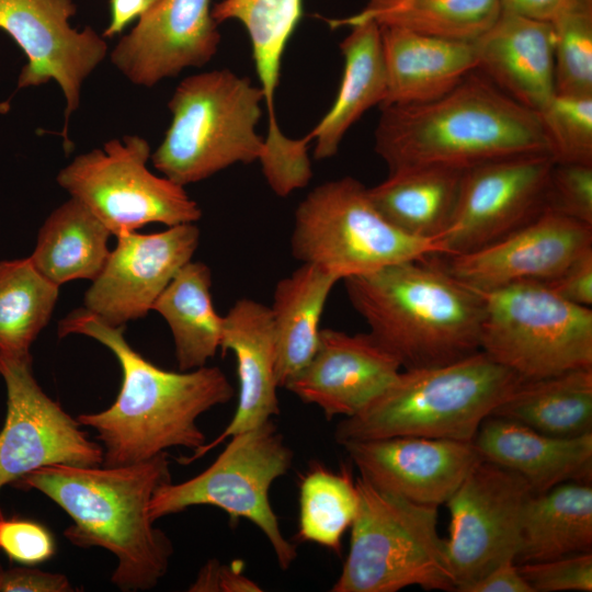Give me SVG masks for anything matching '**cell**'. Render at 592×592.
<instances>
[{
  "mask_svg": "<svg viewBox=\"0 0 592 592\" xmlns=\"http://www.w3.org/2000/svg\"><path fill=\"white\" fill-rule=\"evenodd\" d=\"M125 327H113L84 308L60 320L58 337L82 334L106 346L121 365V390L111 407L79 414L80 425L95 430L103 466L144 462L171 447L196 451L205 434L201 414L234 398V387L217 366L191 371L162 369L135 351L124 338Z\"/></svg>",
  "mask_w": 592,
  "mask_h": 592,
  "instance_id": "1",
  "label": "cell"
},
{
  "mask_svg": "<svg viewBox=\"0 0 592 592\" xmlns=\"http://www.w3.org/2000/svg\"><path fill=\"white\" fill-rule=\"evenodd\" d=\"M171 481L168 453L124 466H45L13 486L36 490L72 520L64 536L75 546L102 547L117 559L111 581L122 591L155 588L168 571L173 546L153 525L149 503Z\"/></svg>",
  "mask_w": 592,
  "mask_h": 592,
  "instance_id": "2",
  "label": "cell"
},
{
  "mask_svg": "<svg viewBox=\"0 0 592 592\" xmlns=\"http://www.w3.org/2000/svg\"><path fill=\"white\" fill-rule=\"evenodd\" d=\"M380 110L374 148L389 172L549 152L537 113L476 70L435 100Z\"/></svg>",
  "mask_w": 592,
  "mask_h": 592,
  "instance_id": "3",
  "label": "cell"
},
{
  "mask_svg": "<svg viewBox=\"0 0 592 592\" xmlns=\"http://www.w3.org/2000/svg\"><path fill=\"white\" fill-rule=\"evenodd\" d=\"M433 257L343 278L368 333L405 369L445 365L480 351L482 298Z\"/></svg>",
  "mask_w": 592,
  "mask_h": 592,
  "instance_id": "4",
  "label": "cell"
},
{
  "mask_svg": "<svg viewBox=\"0 0 592 592\" xmlns=\"http://www.w3.org/2000/svg\"><path fill=\"white\" fill-rule=\"evenodd\" d=\"M523 380L481 350L449 364L407 368L362 410L343 418L334 439L340 445L397 436L471 442Z\"/></svg>",
  "mask_w": 592,
  "mask_h": 592,
  "instance_id": "5",
  "label": "cell"
},
{
  "mask_svg": "<svg viewBox=\"0 0 592 592\" xmlns=\"http://www.w3.org/2000/svg\"><path fill=\"white\" fill-rule=\"evenodd\" d=\"M262 103L261 88L229 69L186 77L168 103L171 122L150 156L153 167L185 186L236 163L259 161Z\"/></svg>",
  "mask_w": 592,
  "mask_h": 592,
  "instance_id": "6",
  "label": "cell"
},
{
  "mask_svg": "<svg viewBox=\"0 0 592 592\" xmlns=\"http://www.w3.org/2000/svg\"><path fill=\"white\" fill-rule=\"evenodd\" d=\"M357 509L350 550L332 592H397L418 585L455 591L437 508L355 480Z\"/></svg>",
  "mask_w": 592,
  "mask_h": 592,
  "instance_id": "7",
  "label": "cell"
},
{
  "mask_svg": "<svg viewBox=\"0 0 592 592\" xmlns=\"http://www.w3.org/2000/svg\"><path fill=\"white\" fill-rule=\"evenodd\" d=\"M293 255L340 280L388 265L444 255L437 239L410 236L373 204L368 187L352 177L325 182L298 204L291 238Z\"/></svg>",
  "mask_w": 592,
  "mask_h": 592,
  "instance_id": "8",
  "label": "cell"
},
{
  "mask_svg": "<svg viewBox=\"0 0 592 592\" xmlns=\"http://www.w3.org/2000/svg\"><path fill=\"white\" fill-rule=\"evenodd\" d=\"M480 350L523 379L592 367V310L539 281L479 292Z\"/></svg>",
  "mask_w": 592,
  "mask_h": 592,
  "instance_id": "9",
  "label": "cell"
},
{
  "mask_svg": "<svg viewBox=\"0 0 592 592\" xmlns=\"http://www.w3.org/2000/svg\"><path fill=\"white\" fill-rule=\"evenodd\" d=\"M215 462L183 482H167L153 493L149 515L155 522L193 505H213L236 523L246 519L266 537L282 570L297 557L296 545L285 538L270 502L272 483L293 463V451L272 420L230 436Z\"/></svg>",
  "mask_w": 592,
  "mask_h": 592,
  "instance_id": "10",
  "label": "cell"
},
{
  "mask_svg": "<svg viewBox=\"0 0 592 592\" xmlns=\"http://www.w3.org/2000/svg\"><path fill=\"white\" fill-rule=\"evenodd\" d=\"M150 156L145 138L125 135L106 141L102 149L77 156L56 181L114 236L150 223L168 227L196 223L202 217L198 204L184 186L153 174L147 168Z\"/></svg>",
  "mask_w": 592,
  "mask_h": 592,
  "instance_id": "11",
  "label": "cell"
},
{
  "mask_svg": "<svg viewBox=\"0 0 592 592\" xmlns=\"http://www.w3.org/2000/svg\"><path fill=\"white\" fill-rule=\"evenodd\" d=\"M516 473L481 460L445 503L449 510L446 553L455 591L467 589L491 569L514 560L523 516L533 496Z\"/></svg>",
  "mask_w": 592,
  "mask_h": 592,
  "instance_id": "12",
  "label": "cell"
},
{
  "mask_svg": "<svg viewBox=\"0 0 592 592\" xmlns=\"http://www.w3.org/2000/svg\"><path fill=\"white\" fill-rule=\"evenodd\" d=\"M554 163L549 152H530L464 169L454 212L437 238L444 255L480 249L538 217Z\"/></svg>",
  "mask_w": 592,
  "mask_h": 592,
  "instance_id": "13",
  "label": "cell"
},
{
  "mask_svg": "<svg viewBox=\"0 0 592 592\" xmlns=\"http://www.w3.org/2000/svg\"><path fill=\"white\" fill-rule=\"evenodd\" d=\"M7 415L0 431V491L45 466H101L103 447L91 441L36 382L32 360L0 355Z\"/></svg>",
  "mask_w": 592,
  "mask_h": 592,
  "instance_id": "14",
  "label": "cell"
},
{
  "mask_svg": "<svg viewBox=\"0 0 592 592\" xmlns=\"http://www.w3.org/2000/svg\"><path fill=\"white\" fill-rule=\"evenodd\" d=\"M72 0H0V29L24 52L18 88L56 81L65 98L61 136L68 141V122L80 103L83 81L107 55L105 38L92 27L72 29Z\"/></svg>",
  "mask_w": 592,
  "mask_h": 592,
  "instance_id": "15",
  "label": "cell"
},
{
  "mask_svg": "<svg viewBox=\"0 0 592 592\" xmlns=\"http://www.w3.org/2000/svg\"><path fill=\"white\" fill-rule=\"evenodd\" d=\"M195 223L153 234L122 232L84 293V309L113 327L145 317L200 243Z\"/></svg>",
  "mask_w": 592,
  "mask_h": 592,
  "instance_id": "16",
  "label": "cell"
},
{
  "mask_svg": "<svg viewBox=\"0 0 592 592\" xmlns=\"http://www.w3.org/2000/svg\"><path fill=\"white\" fill-rule=\"evenodd\" d=\"M592 249V226L551 210L480 249L439 255L457 281L479 291H491L524 281L546 282Z\"/></svg>",
  "mask_w": 592,
  "mask_h": 592,
  "instance_id": "17",
  "label": "cell"
},
{
  "mask_svg": "<svg viewBox=\"0 0 592 592\" xmlns=\"http://www.w3.org/2000/svg\"><path fill=\"white\" fill-rule=\"evenodd\" d=\"M220 34L210 0H157L110 53L133 84L153 87L190 67H203L218 50Z\"/></svg>",
  "mask_w": 592,
  "mask_h": 592,
  "instance_id": "18",
  "label": "cell"
},
{
  "mask_svg": "<svg viewBox=\"0 0 592 592\" xmlns=\"http://www.w3.org/2000/svg\"><path fill=\"white\" fill-rule=\"evenodd\" d=\"M342 446L374 486L435 508L445 504L482 460L473 441L397 436Z\"/></svg>",
  "mask_w": 592,
  "mask_h": 592,
  "instance_id": "19",
  "label": "cell"
},
{
  "mask_svg": "<svg viewBox=\"0 0 592 592\" xmlns=\"http://www.w3.org/2000/svg\"><path fill=\"white\" fill-rule=\"evenodd\" d=\"M401 365L369 333L348 334L320 329L309 362L285 385L305 403L319 407L327 419L352 417L378 396Z\"/></svg>",
  "mask_w": 592,
  "mask_h": 592,
  "instance_id": "20",
  "label": "cell"
},
{
  "mask_svg": "<svg viewBox=\"0 0 592 592\" xmlns=\"http://www.w3.org/2000/svg\"><path fill=\"white\" fill-rule=\"evenodd\" d=\"M223 353L231 351L239 382L236 412L212 442L179 463L187 465L230 436L253 429L280 413L275 366V337L270 307L250 298L238 299L224 317Z\"/></svg>",
  "mask_w": 592,
  "mask_h": 592,
  "instance_id": "21",
  "label": "cell"
},
{
  "mask_svg": "<svg viewBox=\"0 0 592 592\" xmlns=\"http://www.w3.org/2000/svg\"><path fill=\"white\" fill-rule=\"evenodd\" d=\"M473 44L476 71L517 103L537 113L555 95L549 22L500 11Z\"/></svg>",
  "mask_w": 592,
  "mask_h": 592,
  "instance_id": "22",
  "label": "cell"
},
{
  "mask_svg": "<svg viewBox=\"0 0 592 592\" xmlns=\"http://www.w3.org/2000/svg\"><path fill=\"white\" fill-rule=\"evenodd\" d=\"M473 442L483 460L520 475L534 494L563 482H591L592 432L550 436L520 422L489 415Z\"/></svg>",
  "mask_w": 592,
  "mask_h": 592,
  "instance_id": "23",
  "label": "cell"
},
{
  "mask_svg": "<svg viewBox=\"0 0 592 592\" xmlns=\"http://www.w3.org/2000/svg\"><path fill=\"white\" fill-rule=\"evenodd\" d=\"M386 95L379 107L435 100L476 70L473 41L379 26Z\"/></svg>",
  "mask_w": 592,
  "mask_h": 592,
  "instance_id": "24",
  "label": "cell"
},
{
  "mask_svg": "<svg viewBox=\"0 0 592 592\" xmlns=\"http://www.w3.org/2000/svg\"><path fill=\"white\" fill-rule=\"evenodd\" d=\"M351 32L340 43L344 68L335 100L307 136L315 141L317 160L337 155L340 144L361 116L380 106L386 95V73L380 27L373 21L350 25Z\"/></svg>",
  "mask_w": 592,
  "mask_h": 592,
  "instance_id": "25",
  "label": "cell"
},
{
  "mask_svg": "<svg viewBox=\"0 0 592 592\" xmlns=\"http://www.w3.org/2000/svg\"><path fill=\"white\" fill-rule=\"evenodd\" d=\"M212 15L217 24L235 20L246 29L267 113L265 147L271 151L286 148L291 138L277 122L275 93L284 52L303 15V0H221L212 8Z\"/></svg>",
  "mask_w": 592,
  "mask_h": 592,
  "instance_id": "26",
  "label": "cell"
},
{
  "mask_svg": "<svg viewBox=\"0 0 592 592\" xmlns=\"http://www.w3.org/2000/svg\"><path fill=\"white\" fill-rule=\"evenodd\" d=\"M338 281L333 273L303 263L275 286L270 308L275 337L278 387H285L311 358L319 339V322L330 292Z\"/></svg>",
  "mask_w": 592,
  "mask_h": 592,
  "instance_id": "27",
  "label": "cell"
},
{
  "mask_svg": "<svg viewBox=\"0 0 592 592\" xmlns=\"http://www.w3.org/2000/svg\"><path fill=\"white\" fill-rule=\"evenodd\" d=\"M464 169L420 166L389 172L368 189L380 214L401 231L437 239L454 212Z\"/></svg>",
  "mask_w": 592,
  "mask_h": 592,
  "instance_id": "28",
  "label": "cell"
},
{
  "mask_svg": "<svg viewBox=\"0 0 592 592\" xmlns=\"http://www.w3.org/2000/svg\"><path fill=\"white\" fill-rule=\"evenodd\" d=\"M591 551V482H563L531 497L523 516L516 563Z\"/></svg>",
  "mask_w": 592,
  "mask_h": 592,
  "instance_id": "29",
  "label": "cell"
},
{
  "mask_svg": "<svg viewBox=\"0 0 592 592\" xmlns=\"http://www.w3.org/2000/svg\"><path fill=\"white\" fill-rule=\"evenodd\" d=\"M111 235L88 207L70 197L45 219L30 259L57 286L75 280L93 281L110 255Z\"/></svg>",
  "mask_w": 592,
  "mask_h": 592,
  "instance_id": "30",
  "label": "cell"
},
{
  "mask_svg": "<svg viewBox=\"0 0 592 592\" xmlns=\"http://www.w3.org/2000/svg\"><path fill=\"white\" fill-rule=\"evenodd\" d=\"M210 269L185 263L152 306L167 321L180 371L203 367L220 349L224 317L213 305Z\"/></svg>",
  "mask_w": 592,
  "mask_h": 592,
  "instance_id": "31",
  "label": "cell"
},
{
  "mask_svg": "<svg viewBox=\"0 0 592 592\" xmlns=\"http://www.w3.org/2000/svg\"><path fill=\"white\" fill-rule=\"evenodd\" d=\"M491 415L550 436L572 437L592 432V367L524 379Z\"/></svg>",
  "mask_w": 592,
  "mask_h": 592,
  "instance_id": "32",
  "label": "cell"
},
{
  "mask_svg": "<svg viewBox=\"0 0 592 592\" xmlns=\"http://www.w3.org/2000/svg\"><path fill=\"white\" fill-rule=\"evenodd\" d=\"M357 13L328 20L332 29L373 21L379 26L462 41H474L497 19L499 0H365Z\"/></svg>",
  "mask_w": 592,
  "mask_h": 592,
  "instance_id": "33",
  "label": "cell"
},
{
  "mask_svg": "<svg viewBox=\"0 0 592 592\" xmlns=\"http://www.w3.org/2000/svg\"><path fill=\"white\" fill-rule=\"evenodd\" d=\"M58 296L59 286L30 257L0 262V355L32 360L31 346L49 322Z\"/></svg>",
  "mask_w": 592,
  "mask_h": 592,
  "instance_id": "34",
  "label": "cell"
},
{
  "mask_svg": "<svg viewBox=\"0 0 592 592\" xmlns=\"http://www.w3.org/2000/svg\"><path fill=\"white\" fill-rule=\"evenodd\" d=\"M357 509V492L350 468L332 471L314 463L299 483L296 539L341 553V540Z\"/></svg>",
  "mask_w": 592,
  "mask_h": 592,
  "instance_id": "35",
  "label": "cell"
},
{
  "mask_svg": "<svg viewBox=\"0 0 592 592\" xmlns=\"http://www.w3.org/2000/svg\"><path fill=\"white\" fill-rule=\"evenodd\" d=\"M549 23L556 93L592 95V0H570Z\"/></svg>",
  "mask_w": 592,
  "mask_h": 592,
  "instance_id": "36",
  "label": "cell"
},
{
  "mask_svg": "<svg viewBox=\"0 0 592 592\" xmlns=\"http://www.w3.org/2000/svg\"><path fill=\"white\" fill-rule=\"evenodd\" d=\"M537 115L555 162L592 164V95L555 93Z\"/></svg>",
  "mask_w": 592,
  "mask_h": 592,
  "instance_id": "37",
  "label": "cell"
},
{
  "mask_svg": "<svg viewBox=\"0 0 592 592\" xmlns=\"http://www.w3.org/2000/svg\"><path fill=\"white\" fill-rule=\"evenodd\" d=\"M546 209L592 226V164L555 162Z\"/></svg>",
  "mask_w": 592,
  "mask_h": 592,
  "instance_id": "38",
  "label": "cell"
},
{
  "mask_svg": "<svg viewBox=\"0 0 592 592\" xmlns=\"http://www.w3.org/2000/svg\"><path fill=\"white\" fill-rule=\"evenodd\" d=\"M517 566L533 592L592 591V551Z\"/></svg>",
  "mask_w": 592,
  "mask_h": 592,
  "instance_id": "39",
  "label": "cell"
},
{
  "mask_svg": "<svg viewBox=\"0 0 592 592\" xmlns=\"http://www.w3.org/2000/svg\"><path fill=\"white\" fill-rule=\"evenodd\" d=\"M0 550L11 561L34 566L50 559L56 547L52 533L41 523L0 515Z\"/></svg>",
  "mask_w": 592,
  "mask_h": 592,
  "instance_id": "40",
  "label": "cell"
},
{
  "mask_svg": "<svg viewBox=\"0 0 592 592\" xmlns=\"http://www.w3.org/2000/svg\"><path fill=\"white\" fill-rule=\"evenodd\" d=\"M244 562L234 560L224 565L217 559L208 560L190 585L191 592H260L262 588L243 573Z\"/></svg>",
  "mask_w": 592,
  "mask_h": 592,
  "instance_id": "41",
  "label": "cell"
},
{
  "mask_svg": "<svg viewBox=\"0 0 592 592\" xmlns=\"http://www.w3.org/2000/svg\"><path fill=\"white\" fill-rule=\"evenodd\" d=\"M543 283L561 298L582 307H591L592 249L576 258L558 275Z\"/></svg>",
  "mask_w": 592,
  "mask_h": 592,
  "instance_id": "42",
  "label": "cell"
},
{
  "mask_svg": "<svg viewBox=\"0 0 592 592\" xmlns=\"http://www.w3.org/2000/svg\"><path fill=\"white\" fill-rule=\"evenodd\" d=\"M68 578L61 573L46 572L23 566L4 571L1 592H71Z\"/></svg>",
  "mask_w": 592,
  "mask_h": 592,
  "instance_id": "43",
  "label": "cell"
},
{
  "mask_svg": "<svg viewBox=\"0 0 592 592\" xmlns=\"http://www.w3.org/2000/svg\"><path fill=\"white\" fill-rule=\"evenodd\" d=\"M466 592H533V590L521 574L517 563L514 560H506L473 583Z\"/></svg>",
  "mask_w": 592,
  "mask_h": 592,
  "instance_id": "44",
  "label": "cell"
},
{
  "mask_svg": "<svg viewBox=\"0 0 592 592\" xmlns=\"http://www.w3.org/2000/svg\"><path fill=\"white\" fill-rule=\"evenodd\" d=\"M153 4V0H110V22L102 36L113 37L135 19H139Z\"/></svg>",
  "mask_w": 592,
  "mask_h": 592,
  "instance_id": "45",
  "label": "cell"
},
{
  "mask_svg": "<svg viewBox=\"0 0 592 592\" xmlns=\"http://www.w3.org/2000/svg\"><path fill=\"white\" fill-rule=\"evenodd\" d=\"M570 0H499L500 9L534 20L550 22Z\"/></svg>",
  "mask_w": 592,
  "mask_h": 592,
  "instance_id": "46",
  "label": "cell"
},
{
  "mask_svg": "<svg viewBox=\"0 0 592 592\" xmlns=\"http://www.w3.org/2000/svg\"><path fill=\"white\" fill-rule=\"evenodd\" d=\"M4 569L2 567V565L0 563V592H1V587H2V581H3V576H4Z\"/></svg>",
  "mask_w": 592,
  "mask_h": 592,
  "instance_id": "47",
  "label": "cell"
},
{
  "mask_svg": "<svg viewBox=\"0 0 592 592\" xmlns=\"http://www.w3.org/2000/svg\"><path fill=\"white\" fill-rule=\"evenodd\" d=\"M157 0H153V3L156 2Z\"/></svg>",
  "mask_w": 592,
  "mask_h": 592,
  "instance_id": "48",
  "label": "cell"
}]
</instances>
